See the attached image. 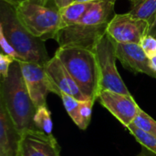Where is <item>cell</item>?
Instances as JSON below:
<instances>
[{
	"mask_svg": "<svg viewBox=\"0 0 156 156\" xmlns=\"http://www.w3.org/2000/svg\"><path fill=\"white\" fill-rule=\"evenodd\" d=\"M0 45H1L2 52L3 53L11 56L16 60H18V56H17L16 52L15 51L13 47L9 44V42L6 40V38L5 37V36H4L2 31H0Z\"/></svg>",
	"mask_w": 156,
	"mask_h": 156,
	"instance_id": "603a6c76",
	"label": "cell"
},
{
	"mask_svg": "<svg viewBox=\"0 0 156 156\" xmlns=\"http://www.w3.org/2000/svg\"><path fill=\"white\" fill-rule=\"evenodd\" d=\"M131 8L129 13L136 17L150 21L156 12V0H130Z\"/></svg>",
	"mask_w": 156,
	"mask_h": 156,
	"instance_id": "9a60e30c",
	"label": "cell"
},
{
	"mask_svg": "<svg viewBox=\"0 0 156 156\" xmlns=\"http://www.w3.org/2000/svg\"><path fill=\"white\" fill-rule=\"evenodd\" d=\"M147 35H151L156 37V12L154 13V16L152 17L149 25V29L147 32Z\"/></svg>",
	"mask_w": 156,
	"mask_h": 156,
	"instance_id": "cb8c5ba5",
	"label": "cell"
},
{
	"mask_svg": "<svg viewBox=\"0 0 156 156\" xmlns=\"http://www.w3.org/2000/svg\"><path fill=\"white\" fill-rule=\"evenodd\" d=\"M34 124L37 130L48 134H52L53 122L51 119V113L47 105L37 109L34 116Z\"/></svg>",
	"mask_w": 156,
	"mask_h": 156,
	"instance_id": "2e32d148",
	"label": "cell"
},
{
	"mask_svg": "<svg viewBox=\"0 0 156 156\" xmlns=\"http://www.w3.org/2000/svg\"><path fill=\"white\" fill-rule=\"evenodd\" d=\"M98 100L125 128L133 123L140 110L132 95L103 90L100 93Z\"/></svg>",
	"mask_w": 156,
	"mask_h": 156,
	"instance_id": "30bf717a",
	"label": "cell"
},
{
	"mask_svg": "<svg viewBox=\"0 0 156 156\" xmlns=\"http://www.w3.org/2000/svg\"><path fill=\"white\" fill-rule=\"evenodd\" d=\"M21 133L16 128L5 106L0 103V154L17 156Z\"/></svg>",
	"mask_w": 156,
	"mask_h": 156,
	"instance_id": "4fadbf2b",
	"label": "cell"
},
{
	"mask_svg": "<svg viewBox=\"0 0 156 156\" xmlns=\"http://www.w3.org/2000/svg\"><path fill=\"white\" fill-rule=\"evenodd\" d=\"M138 156H156L155 154H154L153 152L147 150L146 148L144 147V149L142 150V152L138 154Z\"/></svg>",
	"mask_w": 156,
	"mask_h": 156,
	"instance_id": "484cf974",
	"label": "cell"
},
{
	"mask_svg": "<svg viewBox=\"0 0 156 156\" xmlns=\"http://www.w3.org/2000/svg\"><path fill=\"white\" fill-rule=\"evenodd\" d=\"M0 31L13 47L18 61L45 66L49 58L45 41L30 33L19 21L16 7L0 0Z\"/></svg>",
	"mask_w": 156,
	"mask_h": 156,
	"instance_id": "7a4b0ae2",
	"label": "cell"
},
{
	"mask_svg": "<svg viewBox=\"0 0 156 156\" xmlns=\"http://www.w3.org/2000/svg\"><path fill=\"white\" fill-rule=\"evenodd\" d=\"M16 59L13 58L11 56L6 55L3 52L0 54V74H1V80H4L7 77L9 69L11 64L15 61Z\"/></svg>",
	"mask_w": 156,
	"mask_h": 156,
	"instance_id": "7402d4cb",
	"label": "cell"
},
{
	"mask_svg": "<svg viewBox=\"0 0 156 156\" xmlns=\"http://www.w3.org/2000/svg\"><path fill=\"white\" fill-rule=\"evenodd\" d=\"M149 22L132 15L115 14L109 23L107 33L117 43L140 44L142 38L147 35Z\"/></svg>",
	"mask_w": 156,
	"mask_h": 156,
	"instance_id": "ba28073f",
	"label": "cell"
},
{
	"mask_svg": "<svg viewBox=\"0 0 156 156\" xmlns=\"http://www.w3.org/2000/svg\"><path fill=\"white\" fill-rule=\"evenodd\" d=\"M94 53L97 58L100 72V90H112L124 95H132L121 78L116 67V41L104 34L98 41Z\"/></svg>",
	"mask_w": 156,
	"mask_h": 156,
	"instance_id": "8992f818",
	"label": "cell"
},
{
	"mask_svg": "<svg viewBox=\"0 0 156 156\" xmlns=\"http://www.w3.org/2000/svg\"><path fill=\"white\" fill-rule=\"evenodd\" d=\"M44 67L48 75L53 83L59 89L61 93L64 92L79 101L89 100L81 92L76 81L73 80L61 60L56 55H54V57H52Z\"/></svg>",
	"mask_w": 156,
	"mask_h": 156,
	"instance_id": "7c38bea8",
	"label": "cell"
},
{
	"mask_svg": "<svg viewBox=\"0 0 156 156\" xmlns=\"http://www.w3.org/2000/svg\"><path fill=\"white\" fill-rule=\"evenodd\" d=\"M117 58L122 66L133 73L146 74L156 79V71L152 68L151 59L146 56L140 44L135 43H117Z\"/></svg>",
	"mask_w": 156,
	"mask_h": 156,
	"instance_id": "8fae6325",
	"label": "cell"
},
{
	"mask_svg": "<svg viewBox=\"0 0 156 156\" xmlns=\"http://www.w3.org/2000/svg\"><path fill=\"white\" fill-rule=\"evenodd\" d=\"M19 64L27 90L37 108L47 105L49 92L61 96V91L53 83L44 66L24 61H19Z\"/></svg>",
	"mask_w": 156,
	"mask_h": 156,
	"instance_id": "52a82bcc",
	"label": "cell"
},
{
	"mask_svg": "<svg viewBox=\"0 0 156 156\" xmlns=\"http://www.w3.org/2000/svg\"><path fill=\"white\" fill-rule=\"evenodd\" d=\"M76 0H56L58 5L60 7V8H64L69 5H71L72 3H74Z\"/></svg>",
	"mask_w": 156,
	"mask_h": 156,
	"instance_id": "d4e9b609",
	"label": "cell"
},
{
	"mask_svg": "<svg viewBox=\"0 0 156 156\" xmlns=\"http://www.w3.org/2000/svg\"><path fill=\"white\" fill-rule=\"evenodd\" d=\"M116 1L94 0L78 23L59 30L55 39L58 46L80 47L94 51L98 41L107 33L109 23L115 16Z\"/></svg>",
	"mask_w": 156,
	"mask_h": 156,
	"instance_id": "6da1fadb",
	"label": "cell"
},
{
	"mask_svg": "<svg viewBox=\"0 0 156 156\" xmlns=\"http://www.w3.org/2000/svg\"><path fill=\"white\" fill-rule=\"evenodd\" d=\"M78 2H90V1H94V0H76Z\"/></svg>",
	"mask_w": 156,
	"mask_h": 156,
	"instance_id": "f1b7e54d",
	"label": "cell"
},
{
	"mask_svg": "<svg viewBox=\"0 0 156 156\" xmlns=\"http://www.w3.org/2000/svg\"><path fill=\"white\" fill-rule=\"evenodd\" d=\"M131 134L136 139V141L143 145V147L146 148L147 150L153 152L156 154V136L147 133L141 129L137 128L135 125L131 123L127 128H126Z\"/></svg>",
	"mask_w": 156,
	"mask_h": 156,
	"instance_id": "e0dca14e",
	"label": "cell"
},
{
	"mask_svg": "<svg viewBox=\"0 0 156 156\" xmlns=\"http://www.w3.org/2000/svg\"><path fill=\"white\" fill-rule=\"evenodd\" d=\"M151 64H152V68L156 71V56L151 59Z\"/></svg>",
	"mask_w": 156,
	"mask_h": 156,
	"instance_id": "83f0119b",
	"label": "cell"
},
{
	"mask_svg": "<svg viewBox=\"0 0 156 156\" xmlns=\"http://www.w3.org/2000/svg\"><path fill=\"white\" fill-rule=\"evenodd\" d=\"M140 46L144 49L146 56L152 59L156 56V37L151 35H145L141 42Z\"/></svg>",
	"mask_w": 156,
	"mask_h": 156,
	"instance_id": "44dd1931",
	"label": "cell"
},
{
	"mask_svg": "<svg viewBox=\"0 0 156 156\" xmlns=\"http://www.w3.org/2000/svg\"><path fill=\"white\" fill-rule=\"evenodd\" d=\"M133 124L142 131L156 136V121L145 112H144L141 108L135 119L133 120Z\"/></svg>",
	"mask_w": 156,
	"mask_h": 156,
	"instance_id": "ac0fdd59",
	"label": "cell"
},
{
	"mask_svg": "<svg viewBox=\"0 0 156 156\" xmlns=\"http://www.w3.org/2000/svg\"><path fill=\"white\" fill-rule=\"evenodd\" d=\"M55 55L61 60L81 92L96 101L101 93L100 72L94 51L72 46L58 47Z\"/></svg>",
	"mask_w": 156,
	"mask_h": 156,
	"instance_id": "277c9868",
	"label": "cell"
},
{
	"mask_svg": "<svg viewBox=\"0 0 156 156\" xmlns=\"http://www.w3.org/2000/svg\"><path fill=\"white\" fill-rule=\"evenodd\" d=\"M94 101L92 100H86L81 101L80 108V119L78 127L80 130H86L90 125L92 114V107L94 104Z\"/></svg>",
	"mask_w": 156,
	"mask_h": 156,
	"instance_id": "ffe728a7",
	"label": "cell"
},
{
	"mask_svg": "<svg viewBox=\"0 0 156 156\" xmlns=\"http://www.w3.org/2000/svg\"><path fill=\"white\" fill-rule=\"evenodd\" d=\"M64 108L67 111L68 114L71 118V120L75 122L76 125L79 123V119H80V103L81 101H79L75 99L72 96H69L64 92L61 93L60 96Z\"/></svg>",
	"mask_w": 156,
	"mask_h": 156,
	"instance_id": "d6986e66",
	"label": "cell"
},
{
	"mask_svg": "<svg viewBox=\"0 0 156 156\" xmlns=\"http://www.w3.org/2000/svg\"><path fill=\"white\" fill-rule=\"evenodd\" d=\"M0 103L5 106L21 133L36 129L34 116L37 108L29 95L18 60L11 64L7 77L1 80Z\"/></svg>",
	"mask_w": 156,
	"mask_h": 156,
	"instance_id": "3957f363",
	"label": "cell"
},
{
	"mask_svg": "<svg viewBox=\"0 0 156 156\" xmlns=\"http://www.w3.org/2000/svg\"><path fill=\"white\" fill-rule=\"evenodd\" d=\"M19 21L34 36L56 39L62 27L61 8L56 0H26L15 6Z\"/></svg>",
	"mask_w": 156,
	"mask_h": 156,
	"instance_id": "5b68a950",
	"label": "cell"
},
{
	"mask_svg": "<svg viewBox=\"0 0 156 156\" xmlns=\"http://www.w3.org/2000/svg\"><path fill=\"white\" fill-rule=\"evenodd\" d=\"M3 1H5V2H6V3H8L10 5H14V6H16V5H18L19 4L23 3L26 0H3Z\"/></svg>",
	"mask_w": 156,
	"mask_h": 156,
	"instance_id": "4316f807",
	"label": "cell"
},
{
	"mask_svg": "<svg viewBox=\"0 0 156 156\" xmlns=\"http://www.w3.org/2000/svg\"><path fill=\"white\" fill-rule=\"evenodd\" d=\"M93 1L90 2H78L75 1L71 5L61 8V20L62 27L72 26L78 23L85 13L90 9ZM61 27V28H62Z\"/></svg>",
	"mask_w": 156,
	"mask_h": 156,
	"instance_id": "5bb4252c",
	"label": "cell"
},
{
	"mask_svg": "<svg viewBox=\"0 0 156 156\" xmlns=\"http://www.w3.org/2000/svg\"><path fill=\"white\" fill-rule=\"evenodd\" d=\"M0 156H7V155H5V154H0Z\"/></svg>",
	"mask_w": 156,
	"mask_h": 156,
	"instance_id": "f546056e",
	"label": "cell"
},
{
	"mask_svg": "<svg viewBox=\"0 0 156 156\" xmlns=\"http://www.w3.org/2000/svg\"><path fill=\"white\" fill-rule=\"evenodd\" d=\"M17 156H60V148L52 134L29 129L21 133Z\"/></svg>",
	"mask_w": 156,
	"mask_h": 156,
	"instance_id": "9c48e42d",
	"label": "cell"
}]
</instances>
